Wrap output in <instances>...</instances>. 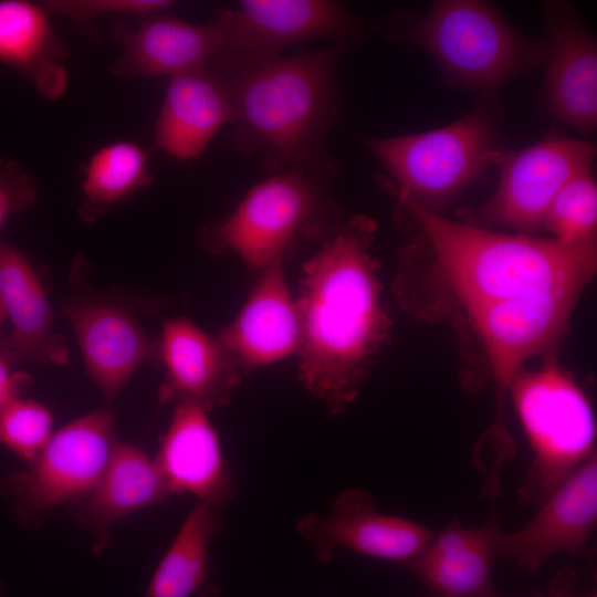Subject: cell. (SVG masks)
<instances>
[{"instance_id":"cell-33","label":"cell","mask_w":597,"mask_h":597,"mask_svg":"<svg viewBox=\"0 0 597 597\" xmlns=\"http://www.w3.org/2000/svg\"><path fill=\"white\" fill-rule=\"evenodd\" d=\"M4 320H6V314H4V311H3V308H2V306L0 304V328H1Z\"/></svg>"},{"instance_id":"cell-12","label":"cell","mask_w":597,"mask_h":597,"mask_svg":"<svg viewBox=\"0 0 597 597\" xmlns=\"http://www.w3.org/2000/svg\"><path fill=\"white\" fill-rule=\"evenodd\" d=\"M296 530L322 562L338 549H348L404 565L416 558L434 534L421 523L380 513L375 498L363 489L341 492L328 514L308 513L297 521Z\"/></svg>"},{"instance_id":"cell-18","label":"cell","mask_w":597,"mask_h":597,"mask_svg":"<svg viewBox=\"0 0 597 597\" xmlns=\"http://www.w3.org/2000/svg\"><path fill=\"white\" fill-rule=\"evenodd\" d=\"M207 412L177 404L155 461L170 494L188 493L218 510L234 499L237 486Z\"/></svg>"},{"instance_id":"cell-24","label":"cell","mask_w":597,"mask_h":597,"mask_svg":"<svg viewBox=\"0 0 597 597\" xmlns=\"http://www.w3.org/2000/svg\"><path fill=\"white\" fill-rule=\"evenodd\" d=\"M169 495L155 459L135 446L117 443L94 488L76 501V512L85 524L103 530Z\"/></svg>"},{"instance_id":"cell-6","label":"cell","mask_w":597,"mask_h":597,"mask_svg":"<svg viewBox=\"0 0 597 597\" xmlns=\"http://www.w3.org/2000/svg\"><path fill=\"white\" fill-rule=\"evenodd\" d=\"M532 459L517 490L522 505L540 506L596 452L591 404L575 378L556 362L521 369L509 385Z\"/></svg>"},{"instance_id":"cell-32","label":"cell","mask_w":597,"mask_h":597,"mask_svg":"<svg viewBox=\"0 0 597 597\" xmlns=\"http://www.w3.org/2000/svg\"><path fill=\"white\" fill-rule=\"evenodd\" d=\"M577 576L569 567L561 568L548 585L547 597H597V594L580 595L576 591Z\"/></svg>"},{"instance_id":"cell-9","label":"cell","mask_w":597,"mask_h":597,"mask_svg":"<svg viewBox=\"0 0 597 597\" xmlns=\"http://www.w3.org/2000/svg\"><path fill=\"white\" fill-rule=\"evenodd\" d=\"M211 21L220 53L210 67L218 72L281 55L286 46L310 40L344 45L368 29L343 3L329 0H242L218 10Z\"/></svg>"},{"instance_id":"cell-2","label":"cell","mask_w":597,"mask_h":597,"mask_svg":"<svg viewBox=\"0 0 597 597\" xmlns=\"http://www.w3.org/2000/svg\"><path fill=\"white\" fill-rule=\"evenodd\" d=\"M376 229L369 216L341 220L301 272L298 379L333 415L354 401L389 341L391 321L371 252Z\"/></svg>"},{"instance_id":"cell-28","label":"cell","mask_w":597,"mask_h":597,"mask_svg":"<svg viewBox=\"0 0 597 597\" xmlns=\"http://www.w3.org/2000/svg\"><path fill=\"white\" fill-rule=\"evenodd\" d=\"M51 411L40 402L17 398L0 408V444L32 461L53 432Z\"/></svg>"},{"instance_id":"cell-15","label":"cell","mask_w":597,"mask_h":597,"mask_svg":"<svg viewBox=\"0 0 597 597\" xmlns=\"http://www.w3.org/2000/svg\"><path fill=\"white\" fill-rule=\"evenodd\" d=\"M597 453L575 470L515 532L502 530L498 553L528 572L558 554L585 549L597 523Z\"/></svg>"},{"instance_id":"cell-1","label":"cell","mask_w":597,"mask_h":597,"mask_svg":"<svg viewBox=\"0 0 597 597\" xmlns=\"http://www.w3.org/2000/svg\"><path fill=\"white\" fill-rule=\"evenodd\" d=\"M416 234L400 251L395 292L420 318L543 295L578 296L593 279L597 244L502 233L412 203L397 206Z\"/></svg>"},{"instance_id":"cell-13","label":"cell","mask_w":597,"mask_h":597,"mask_svg":"<svg viewBox=\"0 0 597 597\" xmlns=\"http://www.w3.org/2000/svg\"><path fill=\"white\" fill-rule=\"evenodd\" d=\"M543 104L551 116L583 135L597 126V42L573 6L544 4Z\"/></svg>"},{"instance_id":"cell-30","label":"cell","mask_w":597,"mask_h":597,"mask_svg":"<svg viewBox=\"0 0 597 597\" xmlns=\"http://www.w3.org/2000/svg\"><path fill=\"white\" fill-rule=\"evenodd\" d=\"M38 195L34 176L19 163L0 156V233L12 216L34 206Z\"/></svg>"},{"instance_id":"cell-29","label":"cell","mask_w":597,"mask_h":597,"mask_svg":"<svg viewBox=\"0 0 597 597\" xmlns=\"http://www.w3.org/2000/svg\"><path fill=\"white\" fill-rule=\"evenodd\" d=\"M41 4L50 14H59L72 21L91 41L97 35L92 21L101 17L128 15L140 19L167 12L174 6L170 0H46Z\"/></svg>"},{"instance_id":"cell-8","label":"cell","mask_w":597,"mask_h":597,"mask_svg":"<svg viewBox=\"0 0 597 597\" xmlns=\"http://www.w3.org/2000/svg\"><path fill=\"white\" fill-rule=\"evenodd\" d=\"M595 154L590 142L555 132L519 150L494 149L490 164L500 170L499 184L478 211L464 214V221L525 235L542 231L554 198L573 178L591 170Z\"/></svg>"},{"instance_id":"cell-27","label":"cell","mask_w":597,"mask_h":597,"mask_svg":"<svg viewBox=\"0 0 597 597\" xmlns=\"http://www.w3.org/2000/svg\"><path fill=\"white\" fill-rule=\"evenodd\" d=\"M543 230L564 243L596 242L597 186L591 170L562 188L546 212Z\"/></svg>"},{"instance_id":"cell-4","label":"cell","mask_w":597,"mask_h":597,"mask_svg":"<svg viewBox=\"0 0 597 597\" xmlns=\"http://www.w3.org/2000/svg\"><path fill=\"white\" fill-rule=\"evenodd\" d=\"M386 30L427 52L450 85L485 95L543 61L542 40L525 38L484 1H434L423 15L394 14Z\"/></svg>"},{"instance_id":"cell-14","label":"cell","mask_w":597,"mask_h":597,"mask_svg":"<svg viewBox=\"0 0 597 597\" xmlns=\"http://www.w3.org/2000/svg\"><path fill=\"white\" fill-rule=\"evenodd\" d=\"M62 312L76 335L90 377L108 401L142 364L160 360L159 343L124 306L95 295H74Z\"/></svg>"},{"instance_id":"cell-20","label":"cell","mask_w":597,"mask_h":597,"mask_svg":"<svg viewBox=\"0 0 597 597\" xmlns=\"http://www.w3.org/2000/svg\"><path fill=\"white\" fill-rule=\"evenodd\" d=\"M501 532L495 513L480 527L452 520L434 532L406 565L421 583L423 597H501L493 582Z\"/></svg>"},{"instance_id":"cell-25","label":"cell","mask_w":597,"mask_h":597,"mask_svg":"<svg viewBox=\"0 0 597 597\" xmlns=\"http://www.w3.org/2000/svg\"><path fill=\"white\" fill-rule=\"evenodd\" d=\"M77 216L92 223L154 181L149 153L130 140H117L97 148L82 169Z\"/></svg>"},{"instance_id":"cell-5","label":"cell","mask_w":597,"mask_h":597,"mask_svg":"<svg viewBox=\"0 0 597 597\" xmlns=\"http://www.w3.org/2000/svg\"><path fill=\"white\" fill-rule=\"evenodd\" d=\"M333 166L292 168L251 187L226 217L205 226L199 243L212 254L233 252L260 271L283 259L297 238H324L339 221L328 197Z\"/></svg>"},{"instance_id":"cell-22","label":"cell","mask_w":597,"mask_h":597,"mask_svg":"<svg viewBox=\"0 0 597 597\" xmlns=\"http://www.w3.org/2000/svg\"><path fill=\"white\" fill-rule=\"evenodd\" d=\"M0 304L11 323L3 341L20 362L67 363V344L54 327L53 310L36 272L20 249L1 240Z\"/></svg>"},{"instance_id":"cell-11","label":"cell","mask_w":597,"mask_h":597,"mask_svg":"<svg viewBox=\"0 0 597 597\" xmlns=\"http://www.w3.org/2000/svg\"><path fill=\"white\" fill-rule=\"evenodd\" d=\"M116 444L113 413L90 412L53 433L29 468L8 479L7 488L31 512L76 502L94 488Z\"/></svg>"},{"instance_id":"cell-34","label":"cell","mask_w":597,"mask_h":597,"mask_svg":"<svg viewBox=\"0 0 597 597\" xmlns=\"http://www.w3.org/2000/svg\"><path fill=\"white\" fill-rule=\"evenodd\" d=\"M530 597H547V596H545V595H543V594H541V593H534V594H533L532 596H530Z\"/></svg>"},{"instance_id":"cell-10","label":"cell","mask_w":597,"mask_h":597,"mask_svg":"<svg viewBox=\"0 0 597 597\" xmlns=\"http://www.w3.org/2000/svg\"><path fill=\"white\" fill-rule=\"evenodd\" d=\"M577 300L578 296L561 294L507 300L464 317L484 349L496 384L498 411L483 434L489 443L505 446L512 441L502 413L509 385L527 359L561 339Z\"/></svg>"},{"instance_id":"cell-19","label":"cell","mask_w":597,"mask_h":597,"mask_svg":"<svg viewBox=\"0 0 597 597\" xmlns=\"http://www.w3.org/2000/svg\"><path fill=\"white\" fill-rule=\"evenodd\" d=\"M232 121L228 81L214 69L200 66L169 77L154 125V143L177 160H192Z\"/></svg>"},{"instance_id":"cell-3","label":"cell","mask_w":597,"mask_h":597,"mask_svg":"<svg viewBox=\"0 0 597 597\" xmlns=\"http://www.w3.org/2000/svg\"><path fill=\"white\" fill-rule=\"evenodd\" d=\"M343 49L333 44L219 72L231 90L235 149L259 157L271 174L332 166L324 146L337 114Z\"/></svg>"},{"instance_id":"cell-21","label":"cell","mask_w":597,"mask_h":597,"mask_svg":"<svg viewBox=\"0 0 597 597\" xmlns=\"http://www.w3.org/2000/svg\"><path fill=\"white\" fill-rule=\"evenodd\" d=\"M245 370L297 354L301 326L283 259L259 271L243 307L217 335Z\"/></svg>"},{"instance_id":"cell-17","label":"cell","mask_w":597,"mask_h":597,"mask_svg":"<svg viewBox=\"0 0 597 597\" xmlns=\"http://www.w3.org/2000/svg\"><path fill=\"white\" fill-rule=\"evenodd\" d=\"M121 52L111 73L116 76L169 77L212 65L220 53L214 23L198 24L166 12L140 19L137 25L114 21L109 29Z\"/></svg>"},{"instance_id":"cell-31","label":"cell","mask_w":597,"mask_h":597,"mask_svg":"<svg viewBox=\"0 0 597 597\" xmlns=\"http://www.w3.org/2000/svg\"><path fill=\"white\" fill-rule=\"evenodd\" d=\"M20 363L4 341H0V408L20 398L31 385V376L28 373L14 369Z\"/></svg>"},{"instance_id":"cell-16","label":"cell","mask_w":597,"mask_h":597,"mask_svg":"<svg viewBox=\"0 0 597 597\" xmlns=\"http://www.w3.org/2000/svg\"><path fill=\"white\" fill-rule=\"evenodd\" d=\"M159 353L166 368L161 404H193L207 411L224 406L245 373L218 336L182 316L164 323Z\"/></svg>"},{"instance_id":"cell-26","label":"cell","mask_w":597,"mask_h":597,"mask_svg":"<svg viewBox=\"0 0 597 597\" xmlns=\"http://www.w3.org/2000/svg\"><path fill=\"white\" fill-rule=\"evenodd\" d=\"M220 524L217 509L196 504L154 572L145 597H191L197 593L208 575L209 549Z\"/></svg>"},{"instance_id":"cell-23","label":"cell","mask_w":597,"mask_h":597,"mask_svg":"<svg viewBox=\"0 0 597 597\" xmlns=\"http://www.w3.org/2000/svg\"><path fill=\"white\" fill-rule=\"evenodd\" d=\"M50 13L25 0L0 1V63L28 78L46 100L67 88V48L54 30Z\"/></svg>"},{"instance_id":"cell-7","label":"cell","mask_w":597,"mask_h":597,"mask_svg":"<svg viewBox=\"0 0 597 597\" xmlns=\"http://www.w3.org/2000/svg\"><path fill=\"white\" fill-rule=\"evenodd\" d=\"M365 143L387 171L397 206L412 203L436 213L481 178L499 148L494 121L480 112L431 130Z\"/></svg>"}]
</instances>
